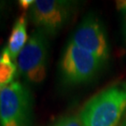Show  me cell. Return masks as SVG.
<instances>
[{
    "mask_svg": "<svg viewBox=\"0 0 126 126\" xmlns=\"http://www.w3.org/2000/svg\"><path fill=\"white\" fill-rule=\"evenodd\" d=\"M27 35V18L25 14L21 15L14 23L13 28L11 30L9 37L7 48L13 60L19 56L24 46L28 41Z\"/></svg>",
    "mask_w": 126,
    "mask_h": 126,
    "instance_id": "obj_7",
    "label": "cell"
},
{
    "mask_svg": "<svg viewBox=\"0 0 126 126\" xmlns=\"http://www.w3.org/2000/svg\"><path fill=\"white\" fill-rule=\"evenodd\" d=\"M17 74V66L7 47L2 50L0 60V93L12 83Z\"/></svg>",
    "mask_w": 126,
    "mask_h": 126,
    "instance_id": "obj_8",
    "label": "cell"
},
{
    "mask_svg": "<svg viewBox=\"0 0 126 126\" xmlns=\"http://www.w3.org/2000/svg\"><path fill=\"white\" fill-rule=\"evenodd\" d=\"M71 42L94 54L104 63L109 57V45L105 27L94 14H89L77 27Z\"/></svg>",
    "mask_w": 126,
    "mask_h": 126,
    "instance_id": "obj_6",
    "label": "cell"
},
{
    "mask_svg": "<svg viewBox=\"0 0 126 126\" xmlns=\"http://www.w3.org/2000/svg\"><path fill=\"white\" fill-rule=\"evenodd\" d=\"M33 98L23 83L13 81L0 93V126H31Z\"/></svg>",
    "mask_w": 126,
    "mask_h": 126,
    "instance_id": "obj_2",
    "label": "cell"
},
{
    "mask_svg": "<svg viewBox=\"0 0 126 126\" xmlns=\"http://www.w3.org/2000/svg\"><path fill=\"white\" fill-rule=\"evenodd\" d=\"M18 3L19 7L22 9V10L26 11L27 9H31V7L35 3V1H33V0H20Z\"/></svg>",
    "mask_w": 126,
    "mask_h": 126,
    "instance_id": "obj_10",
    "label": "cell"
},
{
    "mask_svg": "<svg viewBox=\"0 0 126 126\" xmlns=\"http://www.w3.org/2000/svg\"><path fill=\"white\" fill-rule=\"evenodd\" d=\"M117 7H118V9H119L126 11V0H123V1H119V2L117 3Z\"/></svg>",
    "mask_w": 126,
    "mask_h": 126,
    "instance_id": "obj_12",
    "label": "cell"
},
{
    "mask_svg": "<svg viewBox=\"0 0 126 126\" xmlns=\"http://www.w3.org/2000/svg\"><path fill=\"white\" fill-rule=\"evenodd\" d=\"M52 126H83L79 116L70 115L60 119Z\"/></svg>",
    "mask_w": 126,
    "mask_h": 126,
    "instance_id": "obj_9",
    "label": "cell"
},
{
    "mask_svg": "<svg viewBox=\"0 0 126 126\" xmlns=\"http://www.w3.org/2000/svg\"><path fill=\"white\" fill-rule=\"evenodd\" d=\"M72 12V2L63 0H37L29 9L33 23L49 36L58 34L67 23Z\"/></svg>",
    "mask_w": 126,
    "mask_h": 126,
    "instance_id": "obj_5",
    "label": "cell"
},
{
    "mask_svg": "<svg viewBox=\"0 0 126 126\" xmlns=\"http://www.w3.org/2000/svg\"><path fill=\"white\" fill-rule=\"evenodd\" d=\"M123 28H124V36H125V39H126V15L124 17V24H123Z\"/></svg>",
    "mask_w": 126,
    "mask_h": 126,
    "instance_id": "obj_13",
    "label": "cell"
},
{
    "mask_svg": "<svg viewBox=\"0 0 126 126\" xmlns=\"http://www.w3.org/2000/svg\"><path fill=\"white\" fill-rule=\"evenodd\" d=\"M19 72L32 83L45 79L48 65V39L43 31L36 29L32 33L17 59Z\"/></svg>",
    "mask_w": 126,
    "mask_h": 126,
    "instance_id": "obj_4",
    "label": "cell"
},
{
    "mask_svg": "<svg viewBox=\"0 0 126 126\" xmlns=\"http://www.w3.org/2000/svg\"><path fill=\"white\" fill-rule=\"evenodd\" d=\"M7 12V3L4 1H0V21L4 18Z\"/></svg>",
    "mask_w": 126,
    "mask_h": 126,
    "instance_id": "obj_11",
    "label": "cell"
},
{
    "mask_svg": "<svg viewBox=\"0 0 126 126\" xmlns=\"http://www.w3.org/2000/svg\"><path fill=\"white\" fill-rule=\"evenodd\" d=\"M126 110V82L115 84L93 96L82 108L83 126H118Z\"/></svg>",
    "mask_w": 126,
    "mask_h": 126,
    "instance_id": "obj_1",
    "label": "cell"
},
{
    "mask_svg": "<svg viewBox=\"0 0 126 126\" xmlns=\"http://www.w3.org/2000/svg\"><path fill=\"white\" fill-rule=\"evenodd\" d=\"M104 62L94 54L69 41L60 62V74L63 83L78 85L93 79Z\"/></svg>",
    "mask_w": 126,
    "mask_h": 126,
    "instance_id": "obj_3",
    "label": "cell"
},
{
    "mask_svg": "<svg viewBox=\"0 0 126 126\" xmlns=\"http://www.w3.org/2000/svg\"><path fill=\"white\" fill-rule=\"evenodd\" d=\"M1 57H2V51H0V60H1Z\"/></svg>",
    "mask_w": 126,
    "mask_h": 126,
    "instance_id": "obj_15",
    "label": "cell"
},
{
    "mask_svg": "<svg viewBox=\"0 0 126 126\" xmlns=\"http://www.w3.org/2000/svg\"><path fill=\"white\" fill-rule=\"evenodd\" d=\"M121 126H126V120L123 122H122V124H121Z\"/></svg>",
    "mask_w": 126,
    "mask_h": 126,
    "instance_id": "obj_14",
    "label": "cell"
}]
</instances>
